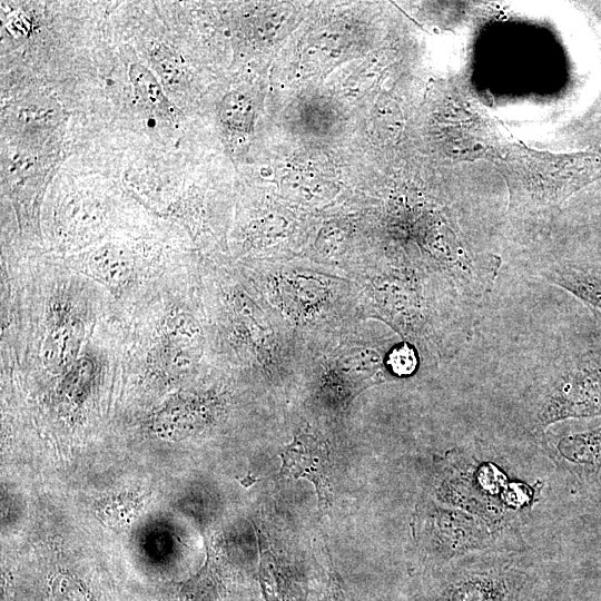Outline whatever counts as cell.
Segmentation results:
<instances>
[{"instance_id":"6","label":"cell","mask_w":601,"mask_h":601,"mask_svg":"<svg viewBox=\"0 0 601 601\" xmlns=\"http://www.w3.org/2000/svg\"><path fill=\"white\" fill-rule=\"evenodd\" d=\"M85 336V327L78 319L56 323L45 335L40 346V359L53 373L67 371L77 359Z\"/></svg>"},{"instance_id":"9","label":"cell","mask_w":601,"mask_h":601,"mask_svg":"<svg viewBox=\"0 0 601 601\" xmlns=\"http://www.w3.org/2000/svg\"><path fill=\"white\" fill-rule=\"evenodd\" d=\"M218 592V580L213 571L206 566L180 585L178 598L179 601H216Z\"/></svg>"},{"instance_id":"7","label":"cell","mask_w":601,"mask_h":601,"mask_svg":"<svg viewBox=\"0 0 601 601\" xmlns=\"http://www.w3.org/2000/svg\"><path fill=\"white\" fill-rule=\"evenodd\" d=\"M89 273L109 286H119L130 276L129 263L120 255L101 250L88 263Z\"/></svg>"},{"instance_id":"1","label":"cell","mask_w":601,"mask_h":601,"mask_svg":"<svg viewBox=\"0 0 601 601\" xmlns=\"http://www.w3.org/2000/svg\"><path fill=\"white\" fill-rule=\"evenodd\" d=\"M524 414L534 436L556 422L601 416V341L539 374L524 393Z\"/></svg>"},{"instance_id":"2","label":"cell","mask_w":601,"mask_h":601,"mask_svg":"<svg viewBox=\"0 0 601 601\" xmlns=\"http://www.w3.org/2000/svg\"><path fill=\"white\" fill-rule=\"evenodd\" d=\"M543 445L556 466L581 486L599 483L601 474V426L562 436L543 435Z\"/></svg>"},{"instance_id":"3","label":"cell","mask_w":601,"mask_h":601,"mask_svg":"<svg viewBox=\"0 0 601 601\" xmlns=\"http://www.w3.org/2000/svg\"><path fill=\"white\" fill-rule=\"evenodd\" d=\"M282 474L306 479L316 489L318 504L326 510L332 501L331 461L325 443L307 433H298L279 453Z\"/></svg>"},{"instance_id":"5","label":"cell","mask_w":601,"mask_h":601,"mask_svg":"<svg viewBox=\"0 0 601 601\" xmlns=\"http://www.w3.org/2000/svg\"><path fill=\"white\" fill-rule=\"evenodd\" d=\"M542 274L549 283L582 302L601 322V267L565 264L552 266Z\"/></svg>"},{"instance_id":"13","label":"cell","mask_w":601,"mask_h":601,"mask_svg":"<svg viewBox=\"0 0 601 601\" xmlns=\"http://www.w3.org/2000/svg\"><path fill=\"white\" fill-rule=\"evenodd\" d=\"M138 504V497L118 496L106 503L104 513L106 519L121 525L130 520V516Z\"/></svg>"},{"instance_id":"12","label":"cell","mask_w":601,"mask_h":601,"mask_svg":"<svg viewBox=\"0 0 601 601\" xmlns=\"http://www.w3.org/2000/svg\"><path fill=\"white\" fill-rule=\"evenodd\" d=\"M387 364L395 375L407 376L416 368L415 352L406 344L395 346L388 355Z\"/></svg>"},{"instance_id":"8","label":"cell","mask_w":601,"mask_h":601,"mask_svg":"<svg viewBox=\"0 0 601 601\" xmlns=\"http://www.w3.org/2000/svg\"><path fill=\"white\" fill-rule=\"evenodd\" d=\"M129 77L136 92L145 102L162 112L169 110V100L165 96L158 80L148 68L140 62L131 63L129 67Z\"/></svg>"},{"instance_id":"10","label":"cell","mask_w":601,"mask_h":601,"mask_svg":"<svg viewBox=\"0 0 601 601\" xmlns=\"http://www.w3.org/2000/svg\"><path fill=\"white\" fill-rule=\"evenodd\" d=\"M220 116L228 127L245 131L252 122L249 101L236 92L228 95L221 101Z\"/></svg>"},{"instance_id":"11","label":"cell","mask_w":601,"mask_h":601,"mask_svg":"<svg viewBox=\"0 0 601 601\" xmlns=\"http://www.w3.org/2000/svg\"><path fill=\"white\" fill-rule=\"evenodd\" d=\"M53 601H92L85 584L68 574H58L51 582Z\"/></svg>"},{"instance_id":"4","label":"cell","mask_w":601,"mask_h":601,"mask_svg":"<svg viewBox=\"0 0 601 601\" xmlns=\"http://www.w3.org/2000/svg\"><path fill=\"white\" fill-rule=\"evenodd\" d=\"M203 352V333L189 314L167 316L161 326L158 353L161 364L170 371H181L198 361Z\"/></svg>"}]
</instances>
